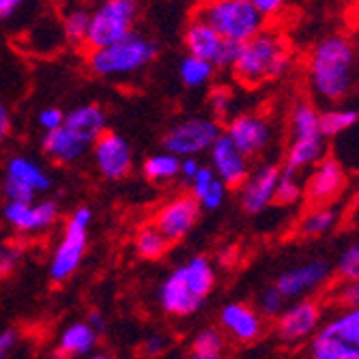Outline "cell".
Masks as SVG:
<instances>
[{
    "label": "cell",
    "mask_w": 359,
    "mask_h": 359,
    "mask_svg": "<svg viewBox=\"0 0 359 359\" xmlns=\"http://www.w3.org/2000/svg\"><path fill=\"white\" fill-rule=\"evenodd\" d=\"M359 58L353 41L344 35L320 39L308 58V84L320 104H340L353 93Z\"/></svg>",
    "instance_id": "1"
},
{
    "label": "cell",
    "mask_w": 359,
    "mask_h": 359,
    "mask_svg": "<svg viewBox=\"0 0 359 359\" xmlns=\"http://www.w3.org/2000/svg\"><path fill=\"white\" fill-rule=\"evenodd\" d=\"M292 65V50L284 35L276 30H260L256 37L239 46L233 62L235 78L245 86H260L282 78Z\"/></svg>",
    "instance_id": "2"
},
{
    "label": "cell",
    "mask_w": 359,
    "mask_h": 359,
    "mask_svg": "<svg viewBox=\"0 0 359 359\" xmlns=\"http://www.w3.org/2000/svg\"><path fill=\"white\" fill-rule=\"evenodd\" d=\"M215 284V271L209 258L194 256L177 267L159 286V306L172 316H189L198 312Z\"/></svg>",
    "instance_id": "3"
},
{
    "label": "cell",
    "mask_w": 359,
    "mask_h": 359,
    "mask_svg": "<svg viewBox=\"0 0 359 359\" xmlns=\"http://www.w3.org/2000/svg\"><path fill=\"white\" fill-rule=\"evenodd\" d=\"M198 18L205 20L224 41L237 46L256 37L267 24L252 0H215L201 7Z\"/></svg>",
    "instance_id": "4"
},
{
    "label": "cell",
    "mask_w": 359,
    "mask_h": 359,
    "mask_svg": "<svg viewBox=\"0 0 359 359\" xmlns=\"http://www.w3.org/2000/svg\"><path fill=\"white\" fill-rule=\"evenodd\" d=\"M155 54L157 46L151 39L132 32V35L114 46L90 52L88 69L100 78H121L144 69L155 58Z\"/></svg>",
    "instance_id": "5"
},
{
    "label": "cell",
    "mask_w": 359,
    "mask_h": 359,
    "mask_svg": "<svg viewBox=\"0 0 359 359\" xmlns=\"http://www.w3.org/2000/svg\"><path fill=\"white\" fill-rule=\"evenodd\" d=\"M138 5L134 0H106L95 11H90V26L86 46L90 52L114 46L132 35Z\"/></svg>",
    "instance_id": "6"
},
{
    "label": "cell",
    "mask_w": 359,
    "mask_h": 359,
    "mask_svg": "<svg viewBox=\"0 0 359 359\" xmlns=\"http://www.w3.org/2000/svg\"><path fill=\"white\" fill-rule=\"evenodd\" d=\"M93 219V211L88 207H78L72 217L65 224L62 237L54 250L52 263H50V278L54 282H65L69 280L86 252V243H88V226Z\"/></svg>",
    "instance_id": "7"
},
{
    "label": "cell",
    "mask_w": 359,
    "mask_h": 359,
    "mask_svg": "<svg viewBox=\"0 0 359 359\" xmlns=\"http://www.w3.org/2000/svg\"><path fill=\"white\" fill-rule=\"evenodd\" d=\"M222 136V127L215 118L194 116L172 125L161 144L170 155L181 157H196L203 151H209L213 142Z\"/></svg>",
    "instance_id": "8"
},
{
    "label": "cell",
    "mask_w": 359,
    "mask_h": 359,
    "mask_svg": "<svg viewBox=\"0 0 359 359\" xmlns=\"http://www.w3.org/2000/svg\"><path fill=\"white\" fill-rule=\"evenodd\" d=\"M185 48L189 52L187 56L211 62L213 67H233L239 52L237 43L224 41L198 15L191 18L189 24L185 26Z\"/></svg>",
    "instance_id": "9"
},
{
    "label": "cell",
    "mask_w": 359,
    "mask_h": 359,
    "mask_svg": "<svg viewBox=\"0 0 359 359\" xmlns=\"http://www.w3.org/2000/svg\"><path fill=\"white\" fill-rule=\"evenodd\" d=\"M224 136L235 144V149L243 157L250 159L269 147L273 138V129L265 116L248 112V114H237L228 121Z\"/></svg>",
    "instance_id": "10"
},
{
    "label": "cell",
    "mask_w": 359,
    "mask_h": 359,
    "mask_svg": "<svg viewBox=\"0 0 359 359\" xmlns=\"http://www.w3.org/2000/svg\"><path fill=\"white\" fill-rule=\"evenodd\" d=\"M323 310L314 299H299L292 306L284 308L278 316L276 332L282 342L297 344L306 338H312L320 330Z\"/></svg>",
    "instance_id": "11"
},
{
    "label": "cell",
    "mask_w": 359,
    "mask_h": 359,
    "mask_svg": "<svg viewBox=\"0 0 359 359\" xmlns=\"http://www.w3.org/2000/svg\"><path fill=\"white\" fill-rule=\"evenodd\" d=\"M93 157L100 175L108 181H121L132 172V147L116 132H106L95 140Z\"/></svg>",
    "instance_id": "12"
},
{
    "label": "cell",
    "mask_w": 359,
    "mask_h": 359,
    "mask_svg": "<svg viewBox=\"0 0 359 359\" xmlns=\"http://www.w3.org/2000/svg\"><path fill=\"white\" fill-rule=\"evenodd\" d=\"M201 217V205L189 196H177V198L161 205L155 213L153 226L166 237L168 243L181 241Z\"/></svg>",
    "instance_id": "13"
},
{
    "label": "cell",
    "mask_w": 359,
    "mask_h": 359,
    "mask_svg": "<svg viewBox=\"0 0 359 359\" xmlns=\"http://www.w3.org/2000/svg\"><path fill=\"white\" fill-rule=\"evenodd\" d=\"M332 278V267L327 260L314 258L308 263L295 265L278 276L276 288L282 292L284 299H302L308 292L318 290L325 282Z\"/></svg>",
    "instance_id": "14"
},
{
    "label": "cell",
    "mask_w": 359,
    "mask_h": 359,
    "mask_svg": "<svg viewBox=\"0 0 359 359\" xmlns=\"http://www.w3.org/2000/svg\"><path fill=\"white\" fill-rule=\"evenodd\" d=\"M280 175H282V168L273 164V161H267V164L258 166L254 172L248 175L243 185L239 187V203L245 213L258 215L269 205H273Z\"/></svg>",
    "instance_id": "15"
},
{
    "label": "cell",
    "mask_w": 359,
    "mask_h": 359,
    "mask_svg": "<svg viewBox=\"0 0 359 359\" xmlns=\"http://www.w3.org/2000/svg\"><path fill=\"white\" fill-rule=\"evenodd\" d=\"M344 185H346V172L332 155H327L325 159H320L312 168V172L306 177L304 196L310 205L325 207L327 203H332L336 196H340Z\"/></svg>",
    "instance_id": "16"
},
{
    "label": "cell",
    "mask_w": 359,
    "mask_h": 359,
    "mask_svg": "<svg viewBox=\"0 0 359 359\" xmlns=\"http://www.w3.org/2000/svg\"><path fill=\"white\" fill-rule=\"evenodd\" d=\"M209 157L215 179L222 181L226 189L243 185V181L250 175V159L235 149V144L224 136V132L209 149Z\"/></svg>",
    "instance_id": "17"
},
{
    "label": "cell",
    "mask_w": 359,
    "mask_h": 359,
    "mask_svg": "<svg viewBox=\"0 0 359 359\" xmlns=\"http://www.w3.org/2000/svg\"><path fill=\"white\" fill-rule=\"evenodd\" d=\"M3 215L7 224H11L20 233H39L50 228L58 217V203L56 201H41L32 205L7 203L3 207Z\"/></svg>",
    "instance_id": "18"
},
{
    "label": "cell",
    "mask_w": 359,
    "mask_h": 359,
    "mask_svg": "<svg viewBox=\"0 0 359 359\" xmlns=\"http://www.w3.org/2000/svg\"><path fill=\"white\" fill-rule=\"evenodd\" d=\"M219 325L239 342H254L263 334V318L248 304H228L219 312Z\"/></svg>",
    "instance_id": "19"
},
{
    "label": "cell",
    "mask_w": 359,
    "mask_h": 359,
    "mask_svg": "<svg viewBox=\"0 0 359 359\" xmlns=\"http://www.w3.org/2000/svg\"><path fill=\"white\" fill-rule=\"evenodd\" d=\"M62 127L67 129L69 134H74L80 142H84L86 147L95 144V140L106 132V112L97 104L78 106L72 112L65 114Z\"/></svg>",
    "instance_id": "20"
},
{
    "label": "cell",
    "mask_w": 359,
    "mask_h": 359,
    "mask_svg": "<svg viewBox=\"0 0 359 359\" xmlns=\"http://www.w3.org/2000/svg\"><path fill=\"white\" fill-rule=\"evenodd\" d=\"M325 157H327V140H325L323 136L290 140L282 170L299 175L306 168H314Z\"/></svg>",
    "instance_id": "21"
},
{
    "label": "cell",
    "mask_w": 359,
    "mask_h": 359,
    "mask_svg": "<svg viewBox=\"0 0 359 359\" xmlns=\"http://www.w3.org/2000/svg\"><path fill=\"white\" fill-rule=\"evenodd\" d=\"M41 144H43V153L50 159H54L56 164H62V166L76 164V161H80L88 151V147L84 142H80L74 134H69L65 127L46 134Z\"/></svg>",
    "instance_id": "22"
},
{
    "label": "cell",
    "mask_w": 359,
    "mask_h": 359,
    "mask_svg": "<svg viewBox=\"0 0 359 359\" xmlns=\"http://www.w3.org/2000/svg\"><path fill=\"white\" fill-rule=\"evenodd\" d=\"M312 359H359V346L342 336L327 332L320 325V330L312 336L310 342Z\"/></svg>",
    "instance_id": "23"
},
{
    "label": "cell",
    "mask_w": 359,
    "mask_h": 359,
    "mask_svg": "<svg viewBox=\"0 0 359 359\" xmlns=\"http://www.w3.org/2000/svg\"><path fill=\"white\" fill-rule=\"evenodd\" d=\"M7 179L18 181L22 185L30 187L35 194L48 191L52 187L50 175L37 164V161H32L28 157H22V155H15V157H11L7 161Z\"/></svg>",
    "instance_id": "24"
},
{
    "label": "cell",
    "mask_w": 359,
    "mask_h": 359,
    "mask_svg": "<svg viewBox=\"0 0 359 359\" xmlns=\"http://www.w3.org/2000/svg\"><path fill=\"white\" fill-rule=\"evenodd\" d=\"M97 344V334L84 320L72 323L58 338V351L62 355H88Z\"/></svg>",
    "instance_id": "25"
},
{
    "label": "cell",
    "mask_w": 359,
    "mask_h": 359,
    "mask_svg": "<svg viewBox=\"0 0 359 359\" xmlns=\"http://www.w3.org/2000/svg\"><path fill=\"white\" fill-rule=\"evenodd\" d=\"M320 136V110L310 102L295 104L290 112V140Z\"/></svg>",
    "instance_id": "26"
},
{
    "label": "cell",
    "mask_w": 359,
    "mask_h": 359,
    "mask_svg": "<svg viewBox=\"0 0 359 359\" xmlns=\"http://www.w3.org/2000/svg\"><path fill=\"white\" fill-rule=\"evenodd\" d=\"M359 123V110L353 106H334L320 112V136L325 140H334L346 129Z\"/></svg>",
    "instance_id": "27"
},
{
    "label": "cell",
    "mask_w": 359,
    "mask_h": 359,
    "mask_svg": "<svg viewBox=\"0 0 359 359\" xmlns=\"http://www.w3.org/2000/svg\"><path fill=\"white\" fill-rule=\"evenodd\" d=\"M332 157L342 166L344 172H359V123L332 140Z\"/></svg>",
    "instance_id": "28"
},
{
    "label": "cell",
    "mask_w": 359,
    "mask_h": 359,
    "mask_svg": "<svg viewBox=\"0 0 359 359\" xmlns=\"http://www.w3.org/2000/svg\"><path fill=\"white\" fill-rule=\"evenodd\" d=\"M168 248H170V243L166 241V237L161 235L153 224L140 226L136 231V235H134V250L144 260H159L168 252Z\"/></svg>",
    "instance_id": "29"
},
{
    "label": "cell",
    "mask_w": 359,
    "mask_h": 359,
    "mask_svg": "<svg viewBox=\"0 0 359 359\" xmlns=\"http://www.w3.org/2000/svg\"><path fill=\"white\" fill-rule=\"evenodd\" d=\"M142 172L149 181H155V183L170 181L175 177H179V172H181V159L177 155L166 153V151L155 153V155L144 159Z\"/></svg>",
    "instance_id": "30"
},
{
    "label": "cell",
    "mask_w": 359,
    "mask_h": 359,
    "mask_svg": "<svg viewBox=\"0 0 359 359\" xmlns=\"http://www.w3.org/2000/svg\"><path fill=\"white\" fill-rule=\"evenodd\" d=\"M338 219H340V211L336 207H330V205L316 207L302 219L299 231L304 237H323L338 224Z\"/></svg>",
    "instance_id": "31"
},
{
    "label": "cell",
    "mask_w": 359,
    "mask_h": 359,
    "mask_svg": "<svg viewBox=\"0 0 359 359\" xmlns=\"http://www.w3.org/2000/svg\"><path fill=\"white\" fill-rule=\"evenodd\" d=\"M213 72H215V67L211 62L191 58V56H185L179 65V76H181L183 84L189 88H201V86L209 84L213 78Z\"/></svg>",
    "instance_id": "32"
},
{
    "label": "cell",
    "mask_w": 359,
    "mask_h": 359,
    "mask_svg": "<svg viewBox=\"0 0 359 359\" xmlns=\"http://www.w3.org/2000/svg\"><path fill=\"white\" fill-rule=\"evenodd\" d=\"M90 26V11L84 7H72L62 15V35L72 43H84Z\"/></svg>",
    "instance_id": "33"
},
{
    "label": "cell",
    "mask_w": 359,
    "mask_h": 359,
    "mask_svg": "<svg viewBox=\"0 0 359 359\" xmlns=\"http://www.w3.org/2000/svg\"><path fill=\"white\" fill-rule=\"evenodd\" d=\"M302 196H304V183H302L299 175L282 170L278 187H276V201L273 203H278L282 207H290V205L299 203Z\"/></svg>",
    "instance_id": "34"
},
{
    "label": "cell",
    "mask_w": 359,
    "mask_h": 359,
    "mask_svg": "<svg viewBox=\"0 0 359 359\" xmlns=\"http://www.w3.org/2000/svg\"><path fill=\"white\" fill-rule=\"evenodd\" d=\"M224 351V336L222 332L207 327L201 334H196L191 344V355H203V357H219Z\"/></svg>",
    "instance_id": "35"
},
{
    "label": "cell",
    "mask_w": 359,
    "mask_h": 359,
    "mask_svg": "<svg viewBox=\"0 0 359 359\" xmlns=\"http://www.w3.org/2000/svg\"><path fill=\"white\" fill-rule=\"evenodd\" d=\"M336 273L342 282L359 280V241L351 243L336 260Z\"/></svg>",
    "instance_id": "36"
},
{
    "label": "cell",
    "mask_w": 359,
    "mask_h": 359,
    "mask_svg": "<svg viewBox=\"0 0 359 359\" xmlns=\"http://www.w3.org/2000/svg\"><path fill=\"white\" fill-rule=\"evenodd\" d=\"M284 297L282 292L276 288V286H269L265 288L263 292L258 295V308H260V314H265L269 318H278L284 310Z\"/></svg>",
    "instance_id": "37"
},
{
    "label": "cell",
    "mask_w": 359,
    "mask_h": 359,
    "mask_svg": "<svg viewBox=\"0 0 359 359\" xmlns=\"http://www.w3.org/2000/svg\"><path fill=\"white\" fill-rule=\"evenodd\" d=\"M209 104H211V110L217 118L228 116L231 106H233V90L226 88V86H215L209 95Z\"/></svg>",
    "instance_id": "38"
},
{
    "label": "cell",
    "mask_w": 359,
    "mask_h": 359,
    "mask_svg": "<svg viewBox=\"0 0 359 359\" xmlns=\"http://www.w3.org/2000/svg\"><path fill=\"white\" fill-rule=\"evenodd\" d=\"M5 196L9 203H20V205H32L35 203V191H32L30 187L18 183V181H11V179H5Z\"/></svg>",
    "instance_id": "39"
},
{
    "label": "cell",
    "mask_w": 359,
    "mask_h": 359,
    "mask_svg": "<svg viewBox=\"0 0 359 359\" xmlns=\"http://www.w3.org/2000/svg\"><path fill=\"white\" fill-rule=\"evenodd\" d=\"M334 297L340 306H344V310L348 308H359V280H353V282H342Z\"/></svg>",
    "instance_id": "40"
},
{
    "label": "cell",
    "mask_w": 359,
    "mask_h": 359,
    "mask_svg": "<svg viewBox=\"0 0 359 359\" xmlns=\"http://www.w3.org/2000/svg\"><path fill=\"white\" fill-rule=\"evenodd\" d=\"M215 181V175H213V170H211V166H203L201 164V168H198V172L194 175V179L189 181L191 183V198L198 203L203 196H205V191L211 187V183Z\"/></svg>",
    "instance_id": "41"
},
{
    "label": "cell",
    "mask_w": 359,
    "mask_h": 359,
    "mask_svg": "<svg viewBox=\"0 0 359 359\" xmlns=\"http://www.w3.org/2000/svg\"><path fill=\"white\" fill-rule=\"evenodd\" d=\"M224 198H226V185H224L222 181L215 179V181L211 183V187L205 191L203 198L198 201V205H201V209L213 211V209H219V207H222Z\"/></svg>",
    "instance_id": "42"
},
{
    "label": "cell",
    "mask_w": 359,
    "mask_h": 359,
    "mask_svg": "<svg viewBox=\"0 0 359 359\" xmlns=\"http://www.w3.org/2000/svg\"><path fill=\"white\" fill-rule=\"evenodd\" d=\"M65 123V112H60L58 108H46L39 112V127L43 129L46 134L56 132Z\"/></svg>",
    "instance_id": "43"
},
{
    "label": "cell",
    "mask_w": 359,
    "mask_h": 359,
    "mask_svg": "<svg viewBox=\"0 0 359 359\" xmlns=\"http://www.w3.org/2000/svg\"><path fill=\"white\" fill-rule=\"evenodd\" d=\"M20 260V250L11 245H0V278H7Z\"/></svg>",
    "instance_id": "44"
},
{
    "label": "cell",
    "mask_w": 359,
    "mask_h": 359,
    "mask_svg": "<svg viewBox=\"0 0 359 359\" xmlns=\"http://www.w3.org/2000/svg\"><path fill=\"white\" fill-rule=\"evenodd\" d=\"M252 3H254L256 11H258L260 15H263L265 20L278 15V13L284 9V3H282V0H252Z\"/></svg>",
    "instance_id": "45"
},
{
    "label": "cell",
    "mask_w": 359,
    "mask_h": 359,
    "mask_svg": "<svg viewBox=\"0 0 359 359\" xmlns=\"http://www.w3.org/2000/svg\"><path fill=\"white\" fill-rule=\"evenodd\" d=\"M18 342V334L13 330H5V332H0V359H7L9 353L13 351Z\"/></svg>",
    "instance_id": "46"
},
{
    "label": "cell",
    "mask_w": 359,
    "mask_h": 359,
    "mask_svg": "<svg viewBox=\"0 0 359 359\" xmlns=\"http://www.w3.org/2000/svg\"><path fill=\"white\" fill-rule=\"evenodd\" d=\"M166 338H161V336H151L149 340H144V344H142V353L144 355H149V357H155V355H159V353H164V348H166Z\"/></svg>",
    "instance_id": "47"
},
{
    "label": "cell",
    "mask_w": 359,
    "mask_h": 359,
    "mask_svg": "<svg viewBox=\"0 0 359 359\" xmlns=\"http://www.w3.org/2000/svg\"><path fill=\"white\" fill-rule=\"evenodd\" d=\"M198 168H201V161L196 159V157H183L181 159V177L183 179H187V181H191L194 179V175L198 172Z\"/></svg>",
    "instance_id": "48"
},
{
    "label": "cell",
    "mask_w": 359,
    "mask_h": 359,
    "mask_svg": "<svg viewBox=\"0 0 359 359\" xmlns=\"http://www.w3.org/2000/svg\"><path fill=\"white\" fill-rule=\"evenodd\" d=\"M86 325H88V327H90L97 336H100V334L106 330V318H104V314H102L100 310H90V312H88V318H86Z\"/></svg>",
    "instance_id": "49"
},
{
    "label": "cell",
    "mask_w": 359,
    "mask_h": 359,
    "mask_svg": "<svg viewBox=\"0 0 359 359\" xmlns=\"http://www.w3.org/2000/svg\"><path fill=\"white\" fill-rule=\"evenodd\" d=\"M20 7H22L20 0H0V22L11 20Z\"/></svg>",
    "instance_id": "50"
},
{
    "label": "cell",
    "mask_w": 359,
    "mask_h": 359,
    "mask_svg": "<svg viewBox=\"0 0 359 359\" xmlns=\"http://www.w3.org/2000/svg\"><path fill=\"white\" fill-rule=\"evenodd\" d=\"M9 129H11V116H9V110L0 104V144H3L9 136Z\"/></svg>",
    "instance_id": "51"
},
{
    "label": "cell",
    "mask_w": 359,
    "mask_h": 359,
    "mask_svg": "<svg viewBox=\"0 0 359 359\" xmlns=\"http://www.w3.org/2000/svg\"><path fill=\"white\" fill-rule=\"evenodd\" d=\"M88 359H112L110 355H106V353H95V355H90Z\"/></svg>",
    "instance_id": "52"
},
{
    "label": "cell",
    "mask_w": 359,
    "mask_h": 359,
    "mask_svg": "<svg viewBox=\"0 0 359 359\" xmlns=\"http://www.w3.org/2000/svg\"><path fill=\"white\" fill-rule=\"evenodd\" d=\"M187 359H222V355H219V357H203V355H189Z\"/></svg>",
    "instance_id": "53"
},
{
    "label": "cell",
    "mask_w": 359,
    "mask_h": 359,
    "mask_svg": "<svg viewBox=\"0 0 359 359\" xmlns=\"http://www.w3.org/2000/svg\"><path fill=\"white\" fill-rule=\"evenodd\" d=\"M357 11H359V5H357ZM357 15H359V13H357Z\"/></svg>",
    "instance_id": "54"
}]
</instances>
